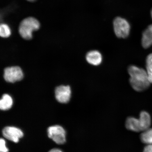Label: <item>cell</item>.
<instances>
[{
  "instance_id": "9",
  "label": "cell",
  "mask_w": 152,
  "mask_h": 152,
  "mask_svg": "<svg viewBox=\"0 0 152 152\" xmlns=\"http://www.w3.org/2000/svg\"><path fill=\"white\" fill-rule=\"evenodd\" d=\"M125 127L128 130L135 132H142L139 119L130 117L127 118L125 122Z\"/></svg>"
},
{
  "instance_id": "11",
  "label": "cell",
  "mask_w": 152,
  "mask_h": 152,
  "mask_svg": "<svg viewBox=\"0 0 152 152\" xmlns=\"http://www.w3.org/2000/svg\"><path fill=\"white\" fill-rule=\"evenodd\" d=\"M139 120L142 131L149 129L151 124V118L149 113L146 111H142L140 115Z\"/></svg>"
},
{
  "instance_id": "2",
  "label": "cell",
  "mask_w": 152,
  "mask_h": 152,
  "mask_svg": "<svg viewBox=\"0 0 152 152\" xmlns=\"http://www.w3.org/2000/svg\"><path fill=\"white\" fill-rule=\"evenodd\" d=\"M40 23L37 19L29 17L24 19L20 23L19 32L21 37L26 39H30L32 37V33L39 29Z\"/></svg>"
},
{
  "instance_id": "16",
  "label": "cell",
  "mask_w": 152,
  "mask_h": 152,
  "mask_svg": "<svg viewBox=\"0 0 152 152\" xmlns=\"http://www.w3.org/2000/svg\"><path fill=\"white\" fill-rule=\"evenodd\" d=\"M9 149L7 147L6 142L3 138L0 140V152H8Z\"/></svg>"
},
{
  "instance_id": "14",
  "label": "cell",
  "mask_w": 152,
  "mask_h": 152,
  "mask_svg": "<svg viewBox=\"0 0 152 152\" xmlns=\"http://www.w3.org/2000/svg\"><path fill=\"white\" fill-rule=\"evenodd\" d=\"M146 69L149 80L152 83V53L150 54L146 59Z\"/></svg>"
},
{
  "instance_id": "7",
  "label": "cell",
  "mask_w": 152,
  "mask_h": 152,
  "mask_svg": "<svg viewBox=\"0 0 152 152\" xmlns=\"http://www.w3.org/2000/svg\"><path fill=\"white\" fill-rule=\"evenodd\" d=\"M71 89L68 86H60L57 87L55 90V96L60 103H68L71 99Z\"/></svg>"
},
{
  "instance_id": "20",
  "label": "cell",
  "mask_w": 152,
  "mask_h": 152,
  "mask_svg": "<svg viewBox=\"0 0 152 152\" xmlns=\"http://www.w3.org/2000/svg\"><path fill=\"white\" fill-rule=\"evenodd\" d=\"M151 18H152V10H151Z\"/></svg>"
},
{
  "instance_id": "15",
  "label": "cell",
  "mask_w": 152,
  "mask_h": 152,
  "mask_svg": "<svg viewBox=\"0 0 152 152\" xmlns=\"http://www.w3.org/2000/svg\"><path fill=\"white\" fill-rule=\"evenodd\" d=\"M11 34V30L9 26L6 24H1L0 27V35L1 37L4 38L8 37Z\"/></svg>"
},
{
  "instance_id": "13",
  "label": "cell",
  "mask_w": 152,
  "mask_h": 152,
  "mask_svg": "<svg viewBox=\"0 0 152 152\" xmlns=\"http://www.w3.org/2000/svg\"><path fill=\"white\" fill-rule=\"evenodd\" d=\"M140 140L144 144H152V129H148L140 135Z\"/></svg>"
},
{
  "instance_id": "18",
  "label": "cell",
  "mask_w": 152,
  "mask_h": 152,
  "mask_svg": "<svg viewBox=\"0 0 152 152\" xmlns=\"http://www.w3.org/2000/svg\"><path fill=\"white\" fill-rule=\"evenodd\" d=\"M49 152H63L60 149H57V148H54L51 150Z\"/></svg>"
},
{
  "instance_id": "8",
  "label": "cell",
  "mask_w": 152,
  "mask_h": 152,
  "mask_svg": "<svg viewBox=\"0 0 152 152\" xmlns=\"http://www.w3.org/2000/svg\"><path fill=\"white\" fill-rule=\"evenodd\" d=\"M86 60L87 62L94 66L99 65L102 61V56L97 50H92L87 53Z\"/></svg>"
},
{
  "instance_id": "5",
  "label": "cell",
  "mask_w": 152,
  "mask_h": 152,
  "mask_svg": "<svg viewBox=\"0 0 152 152\" xmlns=\"http://www.w3.org/2000/svg\"><path fill=\"white\" fill-rule=\"evenodd\" d=\"M23 77V72L18 66L7 67L4 69V77L7 82L14 83L21 80Z\"/></svg>"
},
{
  "instance_id": "10",
  "label": "cell",
  "mask_w": 152,
  "mask_h": 152,
  "mask_svg": "<svg viewBox=\"0 0 152 152\" xmlns=\"http://www.w3.org/2000/svg\"><path fill=\"white\" fill-rule=\"evenodd\" d=\"M142 44L144 48H148L152 45V24L148 26L142 34Z\"/></svg>"
},
{
  "instance_id": "12",
  "label": "cell",
  "mask_w": 152,
  "mask_h": 152,
  "mask_svg": "<svg viewBox=\"0 0 152 152\" xmlns=\"http://www.w3.org/2000/svg\"><path fill=\"white\" fill-rule=\"evenodd\" d=\"M13 104L12 97L8 94H4L0 101V109L3 111H6L11 109Z\"/></svg>"
},
{
  "instance_id": "4",
  "label": "cell",
  "mask_w": 152,
  "mask_h": 152,
  "mask_svg": "<svg viewBox=\"0 0 152 152\" xmlns=\"http://www.w3.org/2000/svg\"><path fill=\"white\" fill-rule=\"evenodd\" d=\"M47 133L48 137L57 144H63L66 142V131L60 125H54L49 127Z\"/></svg>"
},
{
  "instance_id": "3",
  "label": "cell",
  "mask_w": 152,
  "mask_h": 152,
  "mask_svg": "<svg viewBox=\"0 0 152 152\" xmlns=\"http://www.w3.org/2000/svg\"><path fill=\"white\" fill-rule=\"evenodd\" d=\"M114 32L118 37L125 38L130 33V26L129 22L125 19L117 17L113 20Z\"/></svg>"
},
{
  "instance_id": "1",
  "label": "cell",
  "mask_w": 152,
  "mask_h": 152,
  "mask_svg": "<svg viewBox=\"0 0 152 152\" xmlns=\"http://www.w3.org/2000/svg\"><path fill=\"white\" fill-rule=\"evenodd\" d=\"M128 71L131 85L135 91L142 92L149 88L151 83L147 71L136 66H131Z\"/></svg>"
},
{
  "instance_id": "19",
  "label": "cell",
  "mask_w": 152,
  "mask_h": 152,
  "mask_svg": "<svg viewBox=\"0 0 152 152\" xmlns=\"http://www.w3.org/2000/svg\"><path fill=\"white\" fill-rule=\"evenodd\" d=\"M27 1L30 2H34L36 1V0H27Z\"/></svg>"
},
{
  "instance_id": "6",
  "label": "cell",
  "mask_w": 152,
  "mask_h": 152,
  "mask_svg": "<svg viewBox=\"0 0 152 152\" xmlns=\"http://www.w3.org/2000/svg\"><path fill=\"white\" fill-rule=\"evenodd\" d=\"M2 134L5 138L16 143L24 136L23 132L20 129L14 126L5 127L3 130Z\"/></svg>"
},
{
  "instance_id": "17",
  "label": "cell",
  "mask_w": 152,
  "mask_h": 152,
  "mask_svg": "<svg viewBox=\"0 0 152 152\" xmlns=\"http://www.w3.org/2000/svg\"><path fill=\"white\" fill-rule=\"evenodd\" d=\"M143 152H152V144H149L144 148Z\"/></svg>"
}]
</instances>
